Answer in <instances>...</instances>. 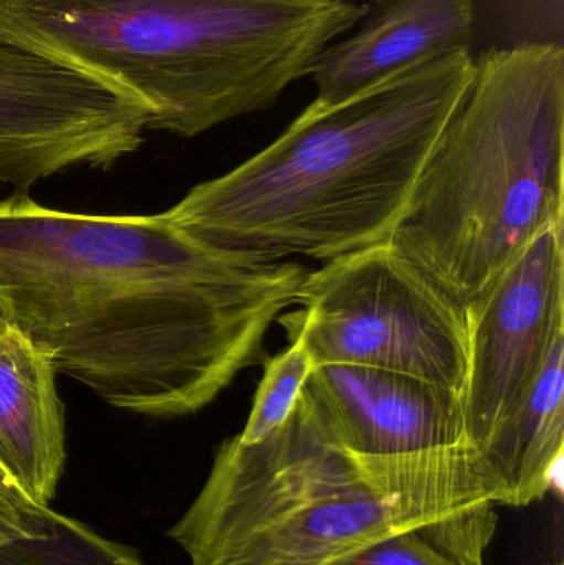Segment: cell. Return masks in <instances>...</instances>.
<instances>
[{
    "mask_svg": "<svg viewBox=\"0 0 564 565\" xmlns=\"http://www.w3.org/2000/svg\"><path fill=\"white\" fill-rule=\"evenodd\" d=\"M307 271L205 244L168 215L0 201V312L56 374L121 411L181 417L260 354Z\"/></svg>",
    "mask_w": 564,
    "mask_h": 565,
    "instance_id": "obj_1",
    "label": "cell"
},
{
    "mask_svg": "<svg viewBox=\"0 0 564 565\" xmlns=\"http://www.w3.org/2000/svg\"><path fill=\"white\" fill-rule=\"evenodd\" d=\"M473 73L470 50H457L340 105L310 103L272 145L164 214L257 264L386 244Z\"/></svg>",
    "mask_w": 564,
    "mask_h": 565,
    "instance_id": "obj_2",
    "label": "cell"
},
{
    "mask_svg": "<svg viewBox=\"0 0 564 565\" xmlns=\"http://www.w3.org/2000/svg\"><path fill=\"white\" fill-rule=\"evenodd\" d=\"M502 491L469 444L368 457L300 405L258 444L228 438L169 536L189 565H331L377 541L492 513Z\"/></svg>",
    "mask_w": 564,
    "mask_h": 565,
    "instance_id": "obj_3",
    "label": "cell"
},
{
    "mask_svg": "<svg viewBox=\"0 0 564 565\" xmlns=\"http://www.w3.org/2000/svg\"><path fill=\"white\" fill-rule=\"evenodd\" d=\"M351 0H0V32L138 99L194 138L264 111L353 30Z\"/></svg>",
    "mask_w": 564,
    "mask_h": 565,
    "instance_id": "obj_4",
    "label": "cell"
},
{
    "mask_svg": "<svg viewBox=\"0 0 564 565\" xmlns=\"http://www.w3.org/2000/svg\"><path fill=\"white\" fill-rule=\"evenodd\" d=\"M564 50L480 53L393 242L464 311L543 232L564 225Z\"/></svg>",
    "mask_w": 564,
    "mask_h": 565,
    "instance_id": "obj_5",
    "label": "cell"
},
{
    "mask_svg": "<svg viewBox=\"0 0 564 565\" xmlns=\"http://www.w3.org/2000/svg\"><path fill=\"white\" fill-rule=\"evenodd\" d=\"M295 305L278 322L315 365L384 369L462 394L467 312L393 242L324 262L305 275Z\"/></svg>",
    "mask_w": 564,
    "mask_h": 565,
    "instance_id": "obj_6",
    "label": "cell"
},
{
    "mask_svg": "<svg viewBox=\"0 0 564 565\" xmlns=\"http://www.w3.org/2000/svg\"><path fill=\"white\" fill-rule=\"evenodd\" d=\"M562 227L540 234L467 311L466 444L479 447L529 394L564 338Z\"/></svg>",
    "mask_w": 564,
    "mask_h": 565,
    "instance_id": "obj_7",
    "label": "cell"
},
{
    "mask_svg": "<svg viewBox=\"0 0 564 565\" xmlns=\"http://www.w3.org/2000/svg\"><path fill=\"white\" fill-rule=\"evenodd\" d=\"M298 405L351 454L391 457L466 444L462 394L401 372L315 365Z\"/></svg>",
    "mask_w": 564,
    "mask_h": 565,
    "instance_id": "obj_8",
    "label": "cell"
},
{
    "mask_svg": "<svg viewBox=\"0 0 564 565\" xmlns=\"http://www.w3.org/2000/svg\"><path fill=\"white\" fill-rule=\"evenodd\" d=\"M473 0H373L347 39L324 46L308 76L330 108L473 40Z\"/></svg>",
    "mask_w": 564,
    "mask_h": 565,
    "instance_id": "obj_9",
    "label": "cell"
},
{
    "mask_svg": "<svg viewBox=\"0 0 564 565\" xmlns=\"http://www.w3.org/2000/svg\"><path fill=\"white\" fill-rule=\"evenodd\" d=\"M66 461L65 417L52 359L22 332L0 334V467L50 508Z\"/></svg>",
    "mask_w": 564,
    "mask_h": 565,
    "instance_id": "obj_10",
    "label": "cell"
},
{
    "mask_svg": "<svg viewBox=\"0 0 564 565\" xmlns=\"http://www.w3.org/2000/svg\"><path fill=\"white\" fill-rule=\"evenodd\" d=\"M502 491L503 507L523 508L562 493L564 338L522 404L473 447Z\"/></svg>",
    "mask_w": 564,
    "mask_h": 565,
    "instance_id": "obj_11",
    "label": "cell"
},
{
    "mask_svg": "<svg viewBox=\"0 0 564 565\" xmlns=\"http://www.w3.org/2000/svg\"><path fill=\"white\" fill-rule=\"evenodd\" d=\"M0 565H146L123 544L56 513L45 536L0 544Z\"/></svg>",
    "mask_w": 564,
    "mask_h": 565,
    "instance_id": "obj_12",
    "label": "cell"
},
{
    "mask_svg": "<svg viewBox=\"0 0 564 565\" xmlns=\"http://www.w3.org/2000/svg\"><path fill=\"white\" fill-rule=\"evenodd\" d=\"M313 369V359L300 341L290 342V348L268 359L251 417L237 435L241 441L258 444L274 435L294 414L301 388Z\"/></svg>",
    "mask_w": 564,
    "mask_h": 565,
    "instance_id": "obj_13",
    "label": "cell"
},
{
    "mask_svg": "<svg viewBox=\"0 0 564 565\" xmlns=\"http://www.w3.org/2000/svg\"><path fill=\"white\" fill-rule=\"evenodd\" d=\"M459 521L386 537L331 565H469L439 550L447 527Z\"/></svg>",
    "mask_w": 564,
    "mask_h": 565,
    "instance_id": "obj_14",
    "label": "cell"
},
{
    "mask_svg": "<svg viewBox=\"0 0 564 565\" xmlns=\"http://www.w3.org/2000/svg\"><path fill=\"white\" fill-rule=\"evenodd\" d=\"M56 511L33 503L0 467V544L45 536Z\"/></svg>",
    "mask_w": 564,
    "mask_h": 565,
    "instance_id": "obj_15",
    "label": "cell"
},
{
    "mask_svg": "<svg viewBox=\"0 0 564 565\" xmlns=\"http://www.w3.org/2000/svg\"><path fill=\"white\" fill-rule=\"evenodd\" d=\"M7 328H9V326H7L6 319H3L2 312H0V334H2Z\"/></svg>",
    "mask_w": 564,
    "mask_h": 565,
    "instance_id": "obj_16",
    "label": "cell"
},
{
    "mask_svg": "<svg viewBox=\"0 0 564 565\" xmlns=\"http://www.w3.org/2000/svg\"><path fill=\"white\" fill-rule=\"evenodd\" d=\"M553 565H563L562 563H558V564H553Z\"/></svg>",
    "mask_w": 564,
    "mask_h": 565,
    "instance_id": "obj_17",
    "label": "cell"
},
{
    "mask_svg": "<svg viewBox=\"0 0 564 565\" xmlns=\"http://www.w3.org/2000/svg\"><path fill=\"white\" fill-rule=\"evenodd\" d=\"M351 2H354V0H351Z\"/></svg>",
    "mask_w": 564,
    "mask_h": 565,
    "instance_id": "obj_18",
    "label": "cell"
}]
</instances>
